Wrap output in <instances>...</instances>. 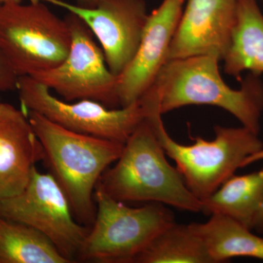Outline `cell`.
Wrapping results in <instances>:
<instances>
[{"mask_svg":"<svg viewBox=\"0 0 263 263\" xmlns=\"http://www.w3.org/2000/svg\"><path fill=\"white\" fill-rule=\"evenodd\" d=\"M262 1H263V0H262Z\"/></svg>","mask_w":263,"mask_h":263,"instance_id":"obj_24","label":"cell"},{"mask_svg":"<svg viewBox=\"0 0 263 263\" xmlns=\"http://www.w3.org/2000/svg\"><path fill=\"white\" fill-rule=\"evenodd\" d=\"M201 202V212L205 215L228 216L252 230L263 202V167L250 174L233 175Z\"/></svg>","mask_w":263,"mask_h":263,"instance_id":"obj_16","label":"cell"},{"mask_svg":"<svg viewBox=\"0 0 263 263\" xmlns=\"http://www.w3.org/2000/svg\"><path fill=\"white\" fill-rule=\"evenodd\" d=\"M73 215L67 195L53 175L40 172L36 166L21 193L0 201V216L41 232L70 262L79 257L90 230Z\"/></svg>","mask_w":263,"mask_h":263,"instance_id":"obj_8","label":"cell"},{"mask_svg":"<svg viewBox=\"0 0 263 263\" xmlns=\"http://www.w3.org/2000/svg\"><path fill=\"white\" fill-rule=\"evenodd\" d=\"M51 174L64 190L76 219L92 226L96 216L95 190L107 168L117 162L124 145L70 130L37 112L25 111Z\"/></svg>","mask_w":263,"mask_h":263,"instance_id":"obj_2","label":"cell"},{"mask_svg":"<svg viewBox=\"0 0 263 263\" xmlns=\"http://www.w3.org/2000/svg\"><path fill=\"white\" fill-rule=\"evenodd\" d=\"M43 159L42 145L27 114L0 103V201L21 193L36 163Z\"/></svg>","mask_w":263,"mask_h":263,"instance_id":"obj_13","label":"cell"},{"mask_svg":"<svg viewBox=\"0 0 263 263\" xmlns=\"http://www.w3.org/2000/svg\"><path fill=\"white\" fill-rule=\"evenodd\" d=\"M166 156L146 116L124 143L115 165L104 173L98 185L119 201L159 202L201 212V201L189 190Z\"/></svg>","mask_w":263,"mask_h":263,"instance_id":"obj_3","label":"cell"},{"mask_svg":"<svg viewBox=\"0 0 263 263\" xmlns=\"http://www.w3.org/2000/svg\"><path fill=\"white\" fill-rule=\"evenodd\" d=\"M72 44L65 60L56 67L31 76L65 101L91 100L106 107L119 106L117 77L109 69L103 50L91 30L79 17L69 13Z\"/></svg>","mask_w":263,"mask_h":263,"instance_id":"obj_9","label":"cell"},{"mask_svg":"<svg viewBox=\"0 0 263 263\" xmlns=\"http://www.w3.org/2000/svg\"><path fill=\"white\" fill-rule=\"evenodd\" d=\"M185 3L186 0H163L148 15L136 55L117 77V96L121 108L138 101L152 87L167 62Z\"/></svg>","mask_w":263,"mask_h":263,"instance_id":"obj_11","label":"cell"},{"mask_svg":"<svg viewBox=\"0 0 263 263\" xmlns=\"http://www.w3.org/2000/svg\"><path fill=\"white\" fill-rule=\"evenodd\" d=\"M71 44L67 19L57 16L43 2L0 7V49L19 77L57 67Z\"/></svg>","mask_w":263,"mask_h":263,"instance_id":"obj_6","label":"cell"},{"mask_svg":"<svg viewBox=\"0 0 263 263\" xmlns=\"http://www.w3.org/2000/svg\"><path fill=\"white\" fill-rule=\"evenodd\" d=\"M12 3H21V0H0V7Z\"/></svg>","mask_w":263,"mask_h":263,"instance_id":"obj_23","label":"cell"},{"mask_svg":"<svg viewBox=\"0 0 263 263\" xmlns=\"http://www.w3.org/2000/svg\"><path fill=\"white\" fill-rule=\"evenodd\" d=\"M18 79L19 76L0 49V92L17 90Z\"/></svg>","mask_w":263,"mask_h":263,"instance_id":"obj_19","label":"cell"},{"mask_svg":"<svg viewBox=\"0 0 263 263\" xmlns=\"http://www.w3.org/2000/svg\"><path fill=\"white\" fill-rule=\"evenodd\" d=\"M17 91L24 111L37 112L66 129L123 144L147 116L141 100L119 109L91 100H60L31 76L19 77Z\"/></svg>","mask_w":263,"mask_h":263,"instance_id":"obj_7","label":"cell"},{"mask_svg":"<svg viewBox=\"0 0 263 263\" xmlns=\"http://www.w3.org/2000/svg\"><path fill=\"white\" fill-rule=\"evenodd\" d=\"M97 212L79 258L103 263H133L152 240L175 221L172 211L159 202L127 206L97 184Z\"/></svg>","mask_w":263,"mask_h":263,"instance_id":"obj_5","label":"cell"},{"mask_svg":"<svg viewBox=\"0 0 263 263\" xmlns=\"http://www.w3.org/2000/svg\"><path fill=\"white\" fill-rule=\"evenodd\" d=\"M252 230L259 234H263V202L254 218Z\"/></svg>","mask_w":263,"mask_h":263,"instance_id":"obj_20","label":"cell"},{"mask_svg":"<svg viewBox=\"0 0 263 263\" xmlns=\"http://www.w3.org/2000/svg\"><path fill=\"white\" fill-rule=\"evenodd\" d=\"M191 226L203 241L213 263L238 257L263 261V237L229 216L212 214L205 222Z\"/></svg>","mask_w":263,"mask_h":263,"instance_id":"obj_15","label":"cell"},{"mask_svg":"<svg viewBox=\"0 0 263 263\" xmlns=\"http://www.w3.org/2000/svg\"><path fill=\"white\" fill-rule=\"evenodd\" d=\"M43 2L67 10L79 17L98 38L112 73L119 76L136 55L148 13L144 0H99L93 8L62 0Z\"/></svg>","mask_w":263,"mask_h":263,"instance_id":"obj_10","label":"cell"},{"mask_svg":"<svg viewBox=\"0 0 263 263\" xmlns=\"http://www.w3.org/2000/svg\"><path fill=\"white\" fill-rule=\"evenodd\" d=\"M167 61L209 55L222 61L231 41L238 0H186Z\"/></svg>","mask_w":263,"mask_h":263,"instance_id":"obj_12","label":"cell"},{"mask_svg":"<svg viewBox=\"0 0 263 263\" xmlns=\"http://www.w3.org/2000/svg\"><path fill=\"white\" fill-rule=\"evenodd\" d=\"M133 263H213L191 224L174 221L152 240Z\"/></svg>","mask_w":263,"mask_h":263,"instance_id":"obj_18","label":"cell"},{"mask_svg":"<svg viewBox=\"0 0 263 263\" xmlns=\"http://www.w3.org/2000/svg\"><path fill=\"white\" fill-rule=\"evenodd\" d=\"M224 72L239 79L246 70L263 73V15L255 0H238Z\"/></svg>","mask_w":263,"mask_h":263,"instance_id":"obj_14","label":"cell"},{"mask_svg":"<svg viewBox=\"0 0 263 263\" xmlns=\"http://www.w3.org/2000/svg\"><path fill=\"white\" fill-rule=\"evenodd\" d=\"M99 0H77V4L85 8H93L96 6Z\"/></svg>","mask_w":263,"mask_h":263,"instance_id":"obj_22","label":"cell"},{"mask_svg":"<svg viewBox=\"0 0 263 263\" xmlns=\"http://www.w3.org/2000/svg\"><path fill=\"white\" fill-rule=\"evenodd\" d=\"M46 235L0 216V263H69Z\"/></svg>","mask_w":263,"mask_h":263,"instance_id":"obj_17","label":"cell"},{"mask_svg":"<svg viewBox=\"0 0 263 263\" xmlns=\"http://www.w3.org/2000/svg\"><path fill=\"white\" fill-rule=\"evenodd\" d=\"M150 119L166 155L172 159L190 192L201 201L215 193L227 180L241 168L249 156L262 149L258 135L243 127L216 125L215 137L206 141L195 137L193 144L183 145L169 136L159 110L158 101L145 102Z\"/></svg>","mask_w":263,"mask_h":263,"instance_id":"obj_4","label":"cell"},{"mask_svg":"<svg viewBox=\"0 0 263 263\" xmlns=\"http://www.w3.org/2000/svg\"><path fill=\"white\" fill-rule=\"evenodd\" d=\"M215 57L197 55L164 64L149 89L162 115L186 105H209L224 109L249 130L259 135L263 111V84L251 72L239 89L227 85Z\"/></svg>","mask_w":263,"mask_h":263,"instance_id":"obj_1","label":"cell"},{"mask_svg":"<svg viewBox=\"0 0 263 263\" xmlns=\"http://www.w3.org/2000/svg\"><path fill=\"white\" fill-rule=\"evenodd\" d=\"M263 160V148L262 149L256 152L254 155L249 156L248 158L246 159L245 162L242 164L241 168L243 167H247L250 164L255 163V162H259V161Z\"/></svg>","mask_w":263,"mask_h":263,"instance_id":"obj_21","label":"cell"}]
</instances>
